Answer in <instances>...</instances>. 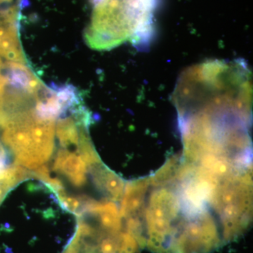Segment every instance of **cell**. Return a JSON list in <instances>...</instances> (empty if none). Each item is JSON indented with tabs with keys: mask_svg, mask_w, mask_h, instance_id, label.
<instances>
[{
	"mask_svg": "<svg viewBox=\"0 0 253 253\" xmlns=\"http://www.w3.org/2000/svg\"><path fill=\"white\" fill-rule=\"evenodd\" d=\"M123 209L154 253H213L240 236L229 183L178 156L128 181Z\"/></svg>",
	"mask_w": 253,
	"mask_h": 253,
	"instance_id": "obj_1",
	"label": "cell"
},
{
	"mask_svg": "<svg viewBox=\"0 0 253 253\" xmlns=\"http://www.w3.org/2000/svg\"><path fill=\"white\" fill-rule=\"evenodd\" d=\"M245 60H209L178 78L172 101L181 156L252 167L253 79Z\"/></svg>",
	"mask_w": 253,
	"mask_h": 253,
	"instance_id": "obj_2",
	"label": "cell"
},
{
	"mask_svg": "<svg viewBox=\"0 0 253 253\" xmlns=\"http://www.w3.org/2000/svg\"><path fill=\"white\" fill-rule=\"evenodd\" d=\"M89 44L99 50L111 49L126 42L147 50L155 36V14L161 0H91Z\"/></svg>",
	"mask_w": 253,
	"mask_h": 253,
	"instance_id": "obj_3",
	"label": "cell"
},
{
	"mask_svg": "<svg viewBox=\"0 0 253 253\" xmlns=\"http://www.w3.org/2000/svg\"><path fill=\"white\" fill-rule=\"evenodd\" d=\"M76 219L74 234L61 253H138L143 249L118 208L91 211Z\"/></svg>",
	"mask_w": 253,
	"mask_h": 253,
	"instance_id": "obj_4",
	"label": "cell"
},
{
	"mask_svg": "<svg viewBox=\"0 0 253 253\" xmlns=\"http://www.w3.org/2000/svg\"><path fill=\"white\" fill-rule=\"evenodd\" d=\"M12 1V0H0V1Z\"/></svg>",
	"mask_w": 253,
	"mask_h": 253,
	"instance_id": "obj_5",
	"label": "cell"
}]
</instances>
